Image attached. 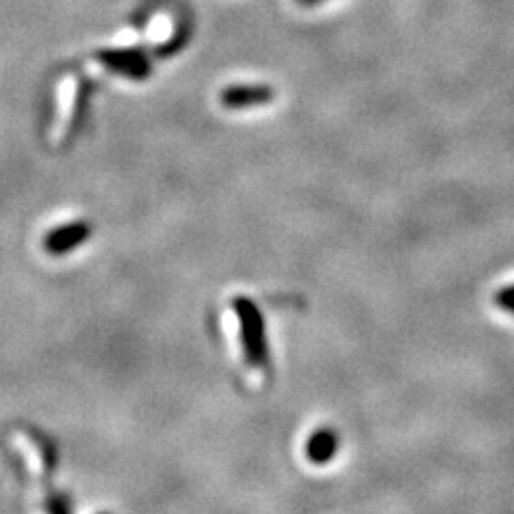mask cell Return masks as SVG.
<instances>
[{
  "instance_id": "1",
  "label": "cell",
  "mask_w": 514,
  "mask_h": 514,
  "mask_svg": "<svg viewBox=\"0 0 514 514\" xmlns=\"http://www.w3.org/2000/svg\"><path fill=\"white\" fill-rule=\"evenodd\" d=\"M234 311L241 321L242 334V350L247 356L251 367H264L268 361V345H266V328L264 318L257 311V307L247 298H236Z\"/></svg>"
},
{
  "instance_id": "2",
  "label": "cell",
  "mask_w": 514,
  "mask_h": 514,
  "mask_svg": "<svg viewBox=\"0 0 514 514\" xmlns=\"http://www.w3.org/2000/svg\"><path fill=\"white\" fill-rule=\"evenodd\" d=\"M97 58L114 74L129 77V80H146L153 74V64L148 56L137 47H123V50H101Z\"/></svg>"
},
{
  "instance_id": "3",
  "label": "cell",
  "mask_w": 514,
  "mask_h": 514,
  "mask_svg": "<svg viewBox=\"0 0 514 514\" xmlns=\"http://www.w3.org/2000/svg\"><path fill=\"white\" fill-rule=\"evenodd\" d=\"M277 97L268 84H232L221 91V104L230 110H249V107H260L271 104Z\"/></svg>"
},
{
  "instance_id": "4",
  "label": "cell",
  "mask_w": 514,
  "mask_h": 514,
  "mask_svg": "<svg viewBox=\"0 0 514 514\" xmlns=\"http://www.w3.org/2000/svg\"><path fill=\"white\" fill-rule=\"evenodd\" d=\"M93 227L88 221H74V223H64L56 230L47 232L44 238V249L52 255H64L69 251L80 247L91 238Z\"/></svg>"
},
{
  "instance_id": "5",
  "label": "cell",
  "mask_w": 514,
  "mask_h": 514,
  "mask_svg": "<svg viewBox=\"0 0 514 514\" xmlns=\"http://www.w3.org/2000/svg\"><path fill=\"white\" fill-rule=\"evenodd\" d=\"M337 448L339 440L334 431H331V429H320V431H315L307 441V457L311 459V463L324 465L334 457Z\"/></svg>"
},
{
  "instance_id": "6",
  "label": "cell",
  "mask_w": 514,
  "mask_h": 514,
  "mask_svg": "<svg viewBox=\"0 0 514 514\" xmlns=\"http://www.w3.org/2000/svg\"><path fill=\"white\" fill-rule=\"evenodd\" d=\"M47 510H50V514H71V504L64 498H61V495H56V498L50 499Z\"/></svg>"
},
{
  "instance_id": "7",
  "label": "cell",
  "mask_w": 514,
  "mask_h": 514,
  "mask_svg": "<svg viewBox=\"0 0 514 514\" xmlns=\"http://www.w3.org/2000/svg\"><path fill=\"white\" fill-rule=\"evenodd\" d=\"M499 302L504 304L506 309H510V311H514V288L512 290H506L504 294L499 296Z\"/></svg>"
},
{
  "instance_id": "8",
  "label": "cell",
  "mask_w": 514,
  "mask_h": 514,
  "mask_svg": "<svg viewBox=\"0 0 514 514\" xmlns=\"http://www.w3.org/2000/svg\"><path fill=\"white\" fill-rule=\"evenodd\" d=\"M302 5H309V7H313V5H318V3H321V0H301Z\"/></svg>"
}]
</instances>
